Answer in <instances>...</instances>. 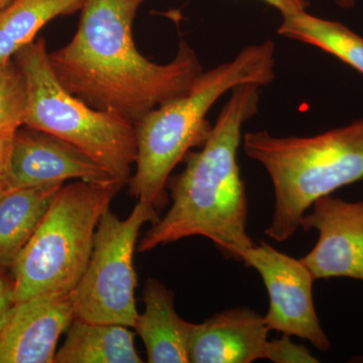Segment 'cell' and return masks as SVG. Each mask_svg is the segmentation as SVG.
I'll list each match as a JSON object with an SVG mask.
<instances>
[{"label":"cell","instance_id":"6da1fadb","mask_svg":"<svg viewBox=\"0 0 363 363\" xmlns=\"http://www.w3.org/2000/svg\"><path fill=\"white\" fill-rule=\"evenodd\" d=\"M145 1L83 0L73 39L49 52L55 75L71 94L133 125L185 94L203 72L194 50L184 40L168 64L154 63L138 52L133 25Z\"/></svg>","mask_w":363,"mask_h":363},{"label":"cell","instance_id":"7a4b0ae2","mask_svg":"<svg viewBox=\"0 0 363 363\" xmlns=\"http://www.w3.org/2000/svg\"><path fill=\"white\" fill-rule=\"evenodd\" d=\"M260 87L247 83L231 90L201 150L189 152L183 171L169 177L172 206L140 240L138 252L203 236L227 259L238 260L240 250L255 245L238 152L243 125L259 111Z\"/></svg>","mask_w":363,"mask_h":363},{"label":"cell","instance_id":"3957f363","mask_svg":"<svg viewBox=\"0 0 363 363\" xmlns=\"http://www.w3.org/2000/svg\"><path fill=\"white\" fill-rule=\"evenodd\" d=\"M274 68L276 45L271 40L248 45L231 61L203 71L185 94L145 114L135 124L138 157L128 183L130 194L155 209L164 207L172 172L209 135L206 116L217 100L238 85L271 84Z\"/></svg>","mask_w":363,"mask_h":363},{"label":"cell","instance_id":"277c9868","mask_svg":"<svg viewBox=\"0 0 363 363\" xmlns=\"http://www.w3.org/2000/svg\"><path fill=\"white\" fill-rule=\"evenodd\" d=\"M242 145L271 178L274 213L264 233L278 242L292 238L317 199L363 179V119L314 136L250 131Z\"/></svg>","mask_w":363,"mask_h":363},{"label":"cell","instance_id":"5b68a950","mask_svg":"<svg viewBox=\"0 0 363 363\" xmlns=\"http://www.w3.org/2000/svg\"><path fill=\"white\" fill-rule=\"evenodd\" d=\"M123 187L116 181L64 184L11 267L14 303L75 289L89 262L98 223Z\"/></svg>","mask_w":363,"mask_h":363},{"label":"cell","instance_id":"8992f818","mask_svg":"<svg viewBox=\"0 0 363 363\" xmlns=\"http://www.w3.org/2000/svg\"><path fill=\"white\" fill-rule=\"evenodd\" d=\"M13 59L28 88L25 126L65 140L92 157L117 183H130L138 157L135 125L92 108L64 88L52 71L43 38L26 45Z\"/></svg>","mask_w":363,"mask_h":363},{"label":"cell","instance_id":"52a82bcc","mask_svg":"<svg viewBox=\"0 0 363 363\" xmlns=\"http://www.w3.org/2000/svg\"><path fill=\"white\" fill-rule=\"evenodd\" d=\"M157 210L142 201L125 219L111 208L95 233L89 262L72 291L76 318L92 323L119 324L133 328L138 312L133 255L138 234L145 223L159 221Z\"/></svg>","mask_w":363,"mask_h":363},{"label":"cell","instance_id":"ba28073f","mask_svg":"<svg viewBox=\"0 0 363 363\" xmlns=\"http://www.w3.org/2000/svg\"><path fill=\"white\" fill-rule=\"evenodd\" d=\"M238 262L259 272L266 286L269 308L264 318L269 331L304 339L320 351L330 350L313 300L315 279L301 259L262 241L240 250Z\"/></svg>","mask_w":363,"mask_h":363},{"label":"cell","instance_id":"9c48e42d","mask_svg":"<svg viewBox=\"0 0 363 363\" xmlns=\"http://www.w3.org/2000/svg\"><path fill=\"white\" fill-rule=\"evenodd\" d=\"M300 221L305 231L316 229L319 240L301 259L315 279L363 281V201L346 202L323 196Z\"/></svg>","mask_w":363,"mask_h":363},{"label":"cell","instance_id":"30bf717a","mask_svg":"<svg viewBox=\"0 0 363 363\" xmlns=\"http://www.w3.org/2000/svg\"><path fill=\"white\" fill-rule=\"evenodd\" d=\"M68 180L114 181L92 157L65 140L28 126L16 131L7 157L6 191Z\"/></svg>","mask_w":363,"mask_h":363},{"label":"cell","instance_id":"8fae6325","mask_svg":"<svg viewBox=\"0 0 363 363\" xmlns=\"http://www.w3.org/2000/svg\"><path fill=\"white\" fill-rule=\"evenodd\" d=\"M75 318L71 293L14 303L0 328V363H55L59 339Z\"/></svg>","mask_w":363,"mask_h":363},{"label":"cell","instance_id":"7c38bea8","mask_svg":"<svg viewBox=\"0 0 363 363\" xmlns=\"http://www.w3.org/2000/svg\"><path fill=\"white\" fill-rule=\"evenodd\" d=\"M269 332L264 316L255 310H224L203 323H193L189 360L193 363H252L267 359Z\"/></svg>","mask_w":363,"mask_h":363},{"label":"cell","instance_id":"4fadbf2b","mask_svg":"<svg viewBox=\"0 0 363 363\" xmlns=\"http://www.w3.org/2000/svg\"><path fill=\"white\" fill-rule=\"evenodd\" d=\"M145 312L135 327L147 350L150 363H189V343L193 323L179 316L174 294L157 279L150 278L143 288Z\"/></svg>","mask_w":363,"mask_h":363},{"label":"cell","instance_id":"5bb4252c","mask_svg":"<svg viewBox=\"0 0 363 363\" xmlns=\"http://www.w3.org/2000/svg\"><path fill=\"white\" fill-rule=\"evenodd\" d=\"M64 184L13 189L0 196V267L14 262L37 230Z\"/></svg>","mask_w":363,"mask_h":363},{"label":"cell","instance_id":"9a60e30c","mask_svg":"<svg viewBox=\"0 0 363 363\" xmlns=\"http://www.w3.org/2000/svg\"><path fill=\"white\" fill-rule=\"evenodd\" d=\"M130 327L75 318L55 363H143Z\"/></svg>","mask_w":363,"mask_h":363},{"label":"cell","instance_id":"2e32d148","mask_svg":"<svg viewBox=\"0 0 363 363\" xmlns=\"http://www.w3.org/2000/svg\"><path fill=\"white\" fill-rule=\"evenodd\" d=\"M82 4L83 0H11L0 11V61L13 58L49 21L75 13Z\"/></svg>","mask_w":363,"mask_h":363},{"label":"cell","instance_id":"e0dca14e","mask_svg":"<svg viewBox=\"0 0 363 363\" xmlns=\"http://www.w3.org/2000/svg\"><path fill=\"white\" fill-rule=\"evenodd\" d=\"M278 33L329 52L363 75V39L342 23L300 11L284 16Z\"/></svg>","mask_w":363,"mask_h":363},{"label":"cell","instance_id":"ac0fdd59","mask_svg":"<svg viewBox=\"0 0 363 363\" xmlns=\"http://www.w3.org/2000/svg\"><path fill=\"white\" fill-rule=\"evenodd\" d=\"M28 88L13 58L0 61V135H13L25 125Z\"/></svg>","mask_w":363,"mask_h":363},{"label":"cell","instance_id":"d6986e66","mask_svg":"<svg viewBox=\"0 0 363 363\" xmlns=\"http://www.w3.org/2000/svg\"><path fill=\"white\" fill-rule=\"evenodd\" d=\"M291 337L292 336L283 334L281 338L269 341L267 359L274 363L319 362L304 345L294 343Z\"/></svg>","mask_w":363,"mask_h":363},{"label":"cell","instance_id":"ffe728a7","mask_svg":"<svg viewBox=\"0 0 363 363\" xmlns=\"http://www.w3.org/2000/svg\"><path fill=\"white\" fill-rule=\"evenodd\" d=\"M13 305V281L4 276V269H0V328Z\"/></svg>","mask_w":363,"mask_h":363},{"label":"cell","instance_id":"44dd1931","mask_svg":"<svg viewBox=\"0 0 363 363\" xmlns=\"http://www.w3.org/2000/svg\"><path fill=\"white\" fill-rule=\"evenodd\" d=\"M266 4L276 9L281 16L307 11L309 0H262Z\"/></svg>","mask_w":363,"mask_h":363},{"label":"cell","instance_id":"7402d4cb","mask_svg":"<svg viewBox=\"0 0 363 363\" xmlns=\"http://www.w3.org/2000/svg\"><path fill=\"white\" fill-rule=\"evenodd\" d=\"M13 135H0V196L6 192L4 175H6L7 157H9Z\"/></svg>","mask_w":363,"mask_h":363},{"label":"cell","instance_id":"603a6c76","mask_svg":"<svg viewBox=\"0 0 363 363\" xmlns=\"http://www.w3.org/2000/svg\"><path fill=\"white\" fill-rule=\"evenodd\" d=\"M336 4L342 9H350L354 6L355 0H336Z\"/></svg>","mask_w":363,"mask_h":363},{"label":"cell","instance_id":"cb8c5ba5","mask_svg":"<svg viewBox=\"0 0 363 363\" xmlns=\"http://www.w3.org/2000/svg\"><path fill=\"white\" fill-rule=\"evenodd\" d=\"M11 2V0H0V11Z\"/></svg>","mask_w":363,"mask_h":363},{"label":"cell","instance_id":"d4e9b609","mask_svg":"<svg viewBox=\"0 0 363 363\" xmlns=\"http://www.w3.org/2000/svg\"><path fill=\"white\" fill-rule=\"evenodd\" d=\"M0 269H2L1 267H0Z\"/></svg>","mask_w":363,"mask_h":363}]
</instances>
